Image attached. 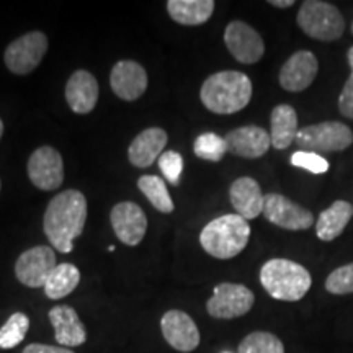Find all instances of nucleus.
Here are the masks:
<instances>
[{
    "label": "nucleus",
    "instance_id": "1",
    "mask_svg": "<svg viewBox=\"0 0 353 353\" xmlns=\"http://www.w3.org/2000/svg\"><path fill=\"white\" fill-rule=\"evenodd\" d=\"M87 221V200L79 190H65L56 195L44 211V234L59 252L69 254Z\"/></svg>",
    "mask_w": 353,
    "mask_h": 353
},
{
    "label": "nucleus",
    "instance_id": "2",
    "mask_svg": "<svg viewBox=\"0 0 353 353\" xmlns=\"http://www.w3.org/2000/svg\"><path fill=\"white\" fill-rule=\"evenodd\" d=\"M200 99L216 114L237 113L252 99V82L239 70H221L203 82Z\"/></svg>",
    "mask_w": 353,
    "mask_h": 353
},
{
    "label": "nucleus",
    "instance_id": "3",
    "mask_svg": "<svg viewBox=\"0 0 353 353\" xmlns=\"http://www.w3.org/2000/svg\"><path fill=\"white\" fill-rule=\"evenodd\" d=\"M260 283L278 301L294 303L306 296L312 278L303 265L288 259H272L260 270Z\"/></svg>",
    "mask_w": 353,
    "mask_h": 353
},
{
    "label": "nucleus",
    "instance_id": "4",
    "mask_svg": "<svg viewBox=\"0 0 353 353\" xmlns=\"http://www.w3.org/2000/svg\"><path fill=\"white\" fill-rule=\"evenodd\" d=\"M250 226L239 214H224L208 223L200 234L205 252L219 260L234 259L247 247Z\"/></svg>",
    "mask_w": 353,
    "mask_h": 353
},
{
    "label": "nucleus",
    "instance_id": "5",
    "mask_svg": "<svg viewBox=\"0 0 353 353\" xmlns=\"http://www.w3.org/2000/svg\"><path fill=\"white\" fill-rule=\"evenodd\" d=\"M298 25L309 38L335 41L345 32V20L337 7L322 0H306L299 7Z\"/></svg>",
    "mask_w": 353,
    "mask_h": 353
},
{
    "label": "nucleus",
    "instance_id": "6",
    "mask_svg": "<svg viewBox=\"0 0 353 353\" xmlns=\"http://www.w3.org/2000/svg\"><path fill=\"white\" fill-rule=\"evenodd\" d=\"M294 143L304 152H341L352 145L353 132L341 121H322L301 128Z\"/></svg>",
    "mask_w": 353,
    "mask_h": 353
},
{
    "label": "nucleus",
    "instance_id": "7",
    "mask_svg": "<svg viewBox=\"0 0 353 353\" xmlns=\"http://www.w3.org/2000/svg\"><path fill=\"white\" fill-rule=\"evenodd\" d=\"M48 51V38L41 32H30L7 46L3 61L7 69L17 76L33 72Z\"/></svg>",
    "mask_w": 353,
    "mask_h": 353
},
{
    "label": "nucleus",
    "instance_id": "8",
    "mask_svg": "<svg viewBox=\"0 0 353 353\" xmlns=\"http://www.w3.org/2000/svg\"><path fill=\"white\" fill-rule=\"evenodd\" d=\"M255 303L254 293L239 283H221L206 303V311L214 319H236L245 316Z\"/></svg>",
    "mask_w": 353,
    "mask_h": 353
},
{
    "label": "nucleus",
    "instance_id": "9",
    "mask_svg": "<svg viewBox=\"0 0 353 353\" xmlns=\"http://www.w3.org/2000/svg\"><path fill=\"white\" fill-rule=\"evenodd\" d=\"M263 216L275 226L286 231H306L314 223V216L298 203L280 193H268L263 198Z\"/></svg>",
    "mask_w": 353,
    "mask_h": 353
},
{
    "label": "nucleus",
    "instance_id": "10",
    "mask_svg": "<svg viewBox=\"0 0 353 353\" xmlns=\"http://www.w3.org/2000/svg\"><path fill=\"white\" fill-rule=\"evenodd\" d=\"M56 267L54 250L48 245H37L20 255L15 263V275L28 288H44Z\"/></svg>",
    "mask_w": 353,
    "mask_h": 353
},
{
    "label": "nucleus",
    "instance_id": "11",
    "mask_svg": "<svg viewBox=\"0 0 353 353\" xmlns=\"http://www.w3.org/2000/svg\"><path fill=\"white\" fill-rule=\"evenodd\" d=\"M28 176L34 187L44 192L59 188L64 182V164L59 151L51 145L38 148L30 156Z\"/></svg>",
    "mask_w": 353,
    "mask_h": 353
},
{
    "label": "nucleus",
    "instance_id": "12",
    "mask_svg": "<svg viewBox=\"0 0 353 353\" xmlns=\"http://www.w3.org/2000/svg\"><path fill=\"white\" fill-rule=\"evenodd\" d=\"M224 43L234 59L242 64H255L263 57L265 44L260 33L241 20H234L226 26Z\"/></svg>",
    "mask_w": 353,
    "mask_h": 353
},
{
    "label": "nucleus",
    "instance_id": "13",
    "mask_svg": "<svg viewBox=\"0 0 353 353\" xmlns=\"http://www.w3.org/2000/svg\"><path fill=\"white\" fill-rule=\"evenodd\" d=\"M110 221L118 239L131 247L138 245L148 231V218L143 208L132 201H121L113 206Z\"/></svg>",
    "mask_w": 353,
    "mask_h": 353
},
{
    "label": "nucleus",
    "instance_id": "14",
    "mask_svg": "<svg viewBox=\"0 0 353 353\" xmlns=\"http://www.w3.org/2000/svg\"><path fill=\"white\" fill-rule=\"evenodd\" d=\"M161 329L167 343L175 350L188 353L200 345V330L187 312L179 311V309L167 311L162 316Z\"/></svg>",
    "mask_w": 353,
    "mask_h": 353
},
{
    "label": "nucleus",
    "instance_id": "15",
    "mask_svg": "<svg viewBox=\"0 0 353 353\" xmlns=\"http://www.w3.org/2000/svg\"><path fill=\"white\" fill-rule=\"evenodd\" d=\"M110 85L118 99L126 101L138 100L148 88V72L134 61H120L113 65Z\"/></svg>",
    "mask_w": 353,
    "mask_h": 353
},
{
    "label": "nucleus",
    "instance_id": "16",
    "mask_svg": "<svg viewBox=\"0 0 353 353\" xmlns=\"http://www.w3.org/2000/svg\"><path fill=\"white\" fill-rule=\"evenodd\" d=\"M319 70L317 57L311 51H298L290 57L280 70V85L288 92H303L314 82Z\"/></svg>",
    "mask_w": 353,
    "mask_h": 353
},
{
    "label": "nucleus",
    "instance_id": "17",
    "mask_svg": "<svg viewBox=\"0 0 353 353\" xmlns=\"http://www.w3.org/2000/svg\"><path fill=\"white\" fill-rule=\"evenodd\" d=\"M228 152L244 159H259L267 154L272 145L270 134L260 126H242L224 136Z\"/></svg>",
    "mask_w": 353,
    "mask_h": 353
},
{
    "label": "nucleus",
    "instance_id": "18",
    "mask_svg": "<svg viewBox=\"0 0 353 353\" xmlns=\"http://www.w3.org/2000/svg\"><path fill=\"white\" fill-rule=\"evenodd\" d=\"M65 100L74 113H90L99 101L97 79L87 70H76L65 83Z\"/></svg>",
    "mask_w": 353,
    "mask_h": 353
},
{
    "label": "nucleus",
    "instance_id": "19",
    "mask_svg": "<svg viewBox=\"0 0 353 353\" xmlns=\"http://www.w3.org/2000/svg\"><path fill=\"white\" fill-rule=\"evenodd\" d=\"M167 144V132L162 128H148L139 132L128 149V159L134 167L145 169L162 156Z\"/></svg>",
    "mask_w": 353,
    "mask_h": 353
},
{
    "label": "nucleus",
    "instance_id": "20",
    "mask_svg": "<svg viewBox=\"0 0 353 353\" xmlns=\"http://www.w3.org/2000/svg\"><path fill=\"white\" fill-rule=\"evenodd\" d=\"M48 316L54 327V337L59 345L77 347L87 341V330L74 307L56 306L51 309Z\"/></svg>",
    "mask_w": 353,
    "mask_h": 353
},
{
    "label": "nucleus",
    "instance_id": "21",
    "mask_svg": "<svg viewBox=\"0 0 353 353\" xmlns=\"http://www.w3.org/2000/svg\"><path fill=\"white\" fill-rule=\"evenodd\" d=\"M229 198L236 213L244 219H254L263 213V198L260 185L250 176L234 180L229 190Z\"/></svg>",
    "mask_w": 353,
    "mask_h": 353
},
{
    "label": "nucleus",
    "instance_id": "22",
    "mask_svg": "<svg viewBox=\"0 0 353 353\" xmlns=\"http://www.w3.org/2000/svg\"><path fill=\"white\" fill-rule=\"evenodd\" d=\"M353 216V206L348 201L337 200L319 214L316 223L317 237L324 242L337 239L350 223Z\"/></svg>",
    "mask_w": 353,
    "mask_h": 353
},
{
    "label": "nucleus",
    "instance_id": "23",
    "mask_svg": "<svg viewBox=\"0 0 353 353\" xmlns=\"http://www.w3.org/2000/svg\"><path fill=\"white\" fill-rule=\"evenodd\" d=\"M272 131H270V139L272 145L278 151L281 149L290 148L294 143L298 134V114L294 112V108L291 105H276L273 108L272 117Z\"/></svg>",
    "mask_w": 353,
    "mask_h": 353
},
{
    "label": "nucleus",
    "instance_id": "24",
    "mask_svg": "<svg viewBox=\"0 0 353 353\" xmlns=\"http://www.w3.org/2000/svg\"><path fill=\"white\" fill-rule=\"evenodd\" d=\"M216 3L213 0H169L167 12L172 20L180 25L198 26L206 23L213 15Z\"/></svg>",
    "mask_w": 353,
    "mask_h": 353
},
{
    "label": "nucleus",
    "instance_id": "25",
    "mask_svg": "<svg viewBox=\"0 0 353 353\" xmlns=\"http://www.w3.org/2000/svg\"><path fill=\"white\" fill-rule=\"evenodd\" d=\"M81 281V272L76 265L61 263L52 270L44 285V293L50 299H61L72 293Z\"/></svg>",
    "mask_w": 353,
    "mask_h": 353
},
{
    "label": "nucleus",
    "instance_id": "26",
    "mask_svg": "<svg viewBox=\"0 0 353 353\" xmlns=\"http://www.w3.org/2000/svg\"><path fill=\"white\" fill-rule=\"evenodd\" d=\"M138 187L157 211H161V213H165V214H169L174 211L175 205L174 201H172L169 190L165 187V182L161 179V176H156V175L141 176L138 180Z\"/></svg>",
    "mask_w": 353,
    "mask_h": 353
},
{
    "label": "nucleus",
    "instance_id": "27",
    "mask_svg": "<svg viewBox=\"0 0 353 353\" xmlns=\"http://www.w3.org/2000/svg\"><path fill=\"white\" fill-rule=\"evenodd\" d=\"M30 329V319L23 312H15L8 317L6 324L0 327V348L10 350L25 341Z\"/></svg>",
    "mask_w": 353,
    "mask_h": 353
},
{
    "label": "nucleus",
    "instance_id": "28",
    "mask_svg": "<svg viewBox=\"0 0 353 353\" xmlns=\"http://www.w3.org/2000/svg\"><path fill=\"white\" fill-rule=\"evenodd\" d=\"M237 353H285V347L275 334L259 330L242 339Z\"/></svg>",
    "mask_w": 353,
    "mask_h": 353
},
{
    "label": "nucleus",
    "instance_id": "29",
    "mask_svg": "<svg viewBox=\"0 0 353 353\" xmlns=\"http://www.w3.org/2000/svg\"><path fill=\"white\" fill-rule=\"evenodd\" d=\"M193 151L203 161L219 162L228 152V144L226 139L214 134V132H205L196 138L195 144H193Z\"/></svg>",
    "mask_w": 353,
    "mask_h": 353
},
{
    "label": "nucleus",
    "instance_id": "30",
    "mask_svg": "<svg viewBox=\"0 0 353 353\" xmlns=\"http://www.w3.org/2000/svg\"><path fill=\"white\" fill-rule=\"evenodd\" d=\"M325 290L337 296L353 293V262L335 268L325 280Z\"/></svg>",
    "mask_w": 353,
    "mask_h": 353
},
{
    "label": "nucleus",
    "instance_id": "31",
    "mask_svg": "<svg viewBox=\"0 0 353 353\" xmlns=\"http://www.w3.org/2000/svg\"><path fill=\"white\" fill-rule=\"evenodd\" d=\"M291 164L294 167L311 172V174H325L329 170V162L319 154L298 151L291 156Z\"/></svg>",
    "mask_w": 353,
    "mask_h": 353
},
{
    "label": "nucleus",
    "instance_id": "32",
    "mask_svg": "<svg viewBox=\"0 0 353 353\" xmlns=\"http://www.w3.org/2000/svg\"><path fill=\"white\" fill-rule=\"evenodd\" d=\"M159 167L170 185H179L183 169V159L176 151H167L159 157Z\"/></svg>",
    "mask_w": 353,
    "mask_h": 353
},
{
    "label": "nucleus",
    "instance_id": "33",
    "mask_svg": "<svg viewBox=\"0 0 353 353\" xmlns=\"http://www.w3.org/2000/svg\"><path fill=\"white\" fill-rule=\"evenodd\" d=\"M339 112L348 120H353V76L348 77L342 94L339 97Z\"/></svg>",
    "mask_w": 353,
    "mask_h": 353
},
{
    "label": "nucleus",
    "instance_id": "34",
    "mask_svg": "<svg viewBox=\"0 0 353 353\" xmlns=\"http://www.w3.org/2000/svg\"><path fill=\"white\" fill-rule=\"evenodd\" d=\"M23 353H74V352L64 347L44 345V343H32V345L25 348Z\"/></svg>",
    "mask_w": 353,
    "mask_h": 353
},
{
    "label": "nucleus",
    "instance_id": "35",
    "mask_svg": "<svg viewBox=\"0 0 353 353\" xmlns=\"http://www.w3.org/2000/svg\"><path fill=\"white\" fill-rule=\"evenodd\" d=\"M270 6L278 7V8H288L294 6V0H270Z\"/></svg>",
    "mask_w": 353,
    "mask_h": 353
},
{
    "label": "nucleus",
    "instance_id": "36",
    "mask_svg": "<svg viewBox=\"0 0 353 353\" xmlns=\"http://www.w3.org/2000/svg\"><path fill=\"white\" fill-rule=\"evenodd\" d=\"M347 57H348V65H350V69H352V76H353V46L350 48V50H348V52H347Z\"/></svg>",
    "mask_w": 353,
    "mask_h": 353
},
{
    "label": "nucleus",
    "instance_id": "37",
    "mask_svg": "<svg viewBox=\"0 0 353 353\" xmlns=\"http://www.w3.org/2000/svg\"><path fill=\"white\" fill-rule=\"evenodd\" d=\"M2 134H3V121L0 120V138H2Z\"/></svg>",
    "mask_w": 353,
    "mask_h": 353
},
{
    "label": "nucleus",
    "instance_id": "38",
    "mask_svg": "<svg viewBox=\"0 0 353 353\" xmlns=\"http://www.w3.org/2000/svg\"><path fill=\"white\" fill-rule=\"evenodd\" d=\"M352 33H353V23H352Z\"/></svg>",
    "mask_w": 353,
    "mask_h": 353
},
{
    "label": "nucleus",
    "instance_id": "39",
    "mask_svg": "<svg viewBox=\"0 0 353 353\" xmlns=\"http://www.w3.org/2000/svg\"><path fill=\"white\" fill-rule=\"evenodd\" d=\"M0 187H2V185H0Z\"/></svg>",
    "mask_w": 353,
    "mask_h": 353
},
{
    "label": "nucleus",
    "instance_id": "40",
    "mask_svg": "<svg viewBox=\"0 0 353 353\" xmlns=\"http://www.w3.org/2000/svg\"><path fill=\"white\" fill-rule=\"evenodd\" d=\"M226 353H228V352H226Z\"/></svg>",
    "mask_w": 353,
    "mask_h": 353
}]
</instances>
